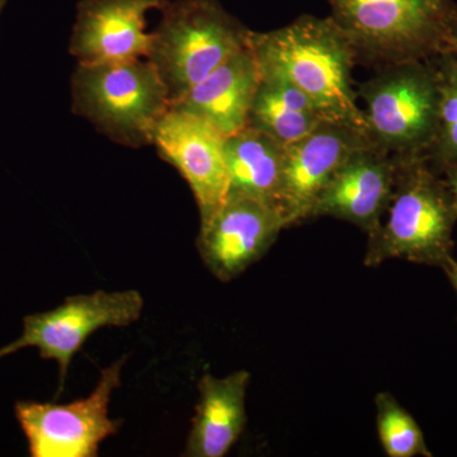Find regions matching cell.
I'll return each mask as SVG.
<instances>
[{"mask_svg": "<svg viewBox=\"0 0 457 457\" xmlns=\"http://www.w3.org/2000/svg\"><path fill=\"white\" fill-rule=\"evenodd\" d=\"M249 47L261 68L285 77L327 119L366 134L365 113L352 78L359 57L330 16H302L273 31H251Z\"/></svg>", "mask_w": 457, "mask_h": 457, "instance_id": "cell-1", "label": "cell"}, {"mask_svg": "<svg viewBox=\"0 0 457 457\" xmlns=\"http://www.w3.org/2000/svg\"><path fill=\"white\" fill-rule=\"evenodd\" d=\"M398 159L387 218L368 236L365 266L398 258L444 270L453 258L457 221L449 188L425 156Z\"/></svg>", "mask_w": 457, "mask_h": 457, "instance_id": "cell-2", "label": "cell"}, {"mask_svg": "<svg viewBox=\"0 0 457 457\" xmlns=\"http://www.w3.org/2000/svg\"><path fill=\"white\" fill-rule=\"evenodd\" d=\"M359 62L396 64L450 53L453 0H327Z\"/></svg>", "mask_w": 457, "mask_h": 457, "instance_id": "cell-3", "label": "cell"}, {"mask_svg": "<svg viewBox=\"0 0 457 457\" xmlns=\"http://www.w3.org/2000/svg\"><path fill=\"white\" fill-rule=\"evenodd\" d=\"M71 98L75 113L114 143L132 147L153 144L171 106L167 87L147 59L78 64Z\"/></svg>", "mask_w": 457, "mask_h": 457, "instance_id": "cell-4", "label": "cell"}, {"mask_svg": "<svg viewBox=\"0 0 457 457\" xmlns=\"http://www.w3.org/2000/svg\"><path fill=\"white\" fill-rule=\"evenodd\" d=\"M162 12L146 59L167 87L170 104L249 45L251 29L218 0H176Z\"/></svg>", "mask_w": 457, "mask_h": 457, "instance_id": "cell-5", "label": "cell"}, {"mask_svg": "<svg viewBox=\"0 0 457 457\" xmlns=\"http://www.w3.org/2000/svg\"><path fill=\"white\" fill-rule=\"evenodd\" d=\"M365 104L366 134L390 154L426 156L440 112V75L435 59L381 66L357 88Z\"/></svg>", "mask_w": 457, "mask_h": 457, "instance_id": "cell-6", "label": "cell"}, {"mask_svg": "<svg viewBox=\"0 0 457 457\" xmlns=\"http://www.w3.org/2000/svg\"><path fill=\"white\" fill-rule=\"evenodd\" d=\"M143 309L144 299L137 290L66 297L53 311L27 315L22 336L0 348V360L23 348H37L42 360H54L59 366L60 395L71 360L87 339L101 328L130 326L139 320Z\"/></svg>", "mask_w": 457, "mask_h": 457, "instance_id": "cell-7", "label": "cell"}, {"mask_svg": "<svg viewBox=\"0 0 457 457\" xmlns=\"http://www.w3.org/2000/svg\"><path fill=\"white\" fill-rule=\"evenodd\" d=\"M126 357L102 370L96 389L69 404L18 402L14 411L32 457H96L99 445L116 435L121 420L108 414L111 396L121 385Z\"/></svg>", "mask_w": 457, "mask_h": 457, "instance_id": "cell-8", "label": "cell"}, {"mask_svg": "<svg viewBox=\"0 0 457 457\" xmlns=\"http://www.w3.org/2000/svg\"><path fill=\"white\" fill-rule=\"evenodd\" d=\"M286 228L275 207L228 192L218 212L201 224L198 253L219 281L228 282L260 261Z\"/></svg>", "mask_w": 457, "mask_h": 457, "instance_id": "cell-9", "label": "cell"}, {"mask_svg": "<svg viewBox=\"0 0 457 457\" xmlns=\"http://www.w3.org/2000/svg\"><path fill=\"white\" fill-rule=\"evenodd\" d=\"M153 145L187 180L201 224L209 220L228 194L225 137L194 114L170 107L156 126Z\"/></svg>", "mask_w": 457, "mask_h": 457, "instance_id": "cell-10", "label": "cell"}, {"mask_svg": "<svg viewBox=\"0 0 457 457\" xmlns=\"http://www.w3.org/2000/svg\"><path fill=\"white\" fill-rule=\"evenodd\" d=\"M398 167V156L370 140L354 147L318 197L312 219L329 216L375 233L392 203Z\"/></svg>", "mask_w": 457, "mask_h": 457, "instance_id": "cell-11", "label": "cell"}, {"mask_svg": "<svg viewBox=\"0 0 457 457\" xmlns=\"http://www.w3.org/2000/svg\"><path fill=\"white\" fill-rule=\"evenodd\" d=\"M369 140L348 123L324 120L303 139L285 146L278 210L287 228L312 219L318 197L339 165Z\"/></svg>", "mask_w": 457, "mask_h": 457, "instance_id": "cell-12", "label": "cell"}, {"mask_svg": "<svg viewBox=\"0 0 457 457\" xmlns=\"http://www.w3.org/2000/svg\"><path fill=\"white\" fill-rule=\"evenodd\" d=\"M170 0H82L71 38L78 64L146 59L153 33L146 14L163 11Z\"/></svg>", "mask_w": 457, "mask_h": 457, "instance_id": "cell-13", "label": "cell"}, {"mask_svg": "<svg viewBox=\"0 0 457 457\" xmlns=\"http://www.w3.org/2000/svg\"><path fill=\"white\" fill-rule=\"evenodd\" d=\"M261 71L251 47L237 51L170 107L194 114L228 137L248 128Z\"/></svg>", "mask_w": 457, "mask_h": 457, "instance_id": "cell-14", "label": "cell"}, {"mask_svg": "<svg viewBox=\"0 0 457 457\" xmlns=\"http://www.w3.org/2000/svg\"><path fill=\"white\" fill-rule=\"evenodd\" d=\"M251 374L245 370L227 378L204 374L198 383L200 399L192 420L185 456L224 457L246 425L245 396Z\"/></svg>", "mask_w": 457, "mask_h": 457, "instance_id": "cell-15", "label": "cell"}, {"mask_svg": "<svg viewBox=\"0 0 457 457\" xmlns=\"http://www.w3.org/2000/svg\"><path fill=\"white\" fill-rule=\"evenodd\" d=\"M224 149L228 192L254 198L278 210L285 145L248 126L225 137Z\"/></svg>", "mask_w": 457, "mask_h": 457, "instance_id": "cell-16", "label": "cell"}, {"mask_svg": "<svg viewBox=\"0 0 457 457\" xmlns=\"http://www.w3.org/2000/svg\"><path fill=\"white\" fill-rule=\"evenodd\" d=\"M248 126L287 146L317 129L327 119L302 90L281 74L261 68Z\"/></svg>", "mask_w": 457, "mask_h": 457, "instance_id": "cell-17", "label": "cell"}, {"mask_svg": "<svg viewBox=\"0 0 457 457\" xmlns=\"http://www.w3.org/2000/svg\"><path fill=\"white\" fill-rule=\"evenodd\" d=\"M375 408L378 440L387 456H432L417 420L392 394L378 393L375 398Z\"/></svg>", "mask_w": 457, "mask_h": 457, "instance_id": "cell-18", "label": "cell"}, {"mask_svg": "<svg viewBox=\"0 0 457 457\" xmlns=\"http://www.w3.org/2000/svg\"><path fill=\"white\" fill-rule=\"evenodd\" d=\"M435 62L440 75V112L437 134L425 158L442 174L457 163V60L444 54Z\"/></svg>", "mask_w": 457, "mask_h": 457, "instance_id": "cell-19", "label": "cell"}, {"mask_svg": "<svg viewBox=\"0 0 457 457\" xmlns=\"http://www.w3.org/2000/svg\"><path fill=\"white\" fill-rule=\"evenodd\" d=\"M441 176L444 177L445 183L449 188L451 200H453V209H455L457 216V163L445 170Z\"/></svg>", "mask_w": 457, "mask_h": 457, "instance_id": "cell-20", "label": "cell"}, {"mask_svg": "<svg viewBox=\"0 0 457 457\" xmlns=\"http://www.w3.org/2000/svg\"><path fill=\"white\" fill-rule=\"evenodd\" d=\"M445 272H446L447 278H449L451 285L453 286L455 291L457 293V258H453V261L447 264L444 269Z\"/></svg>", "mask_w": 457, "mask_h": 457, "instance_id": "cell-21", "label": "cell"}, {"mask_svg": "<svg viewBox=\"0 0 457 457\" xmlns=\"http://www.w3.org/2000/svg\"><path fill=\"white\" fill-rule=\"evenodd\" d=\"M457 60V20L451 33L450 53Z\"/></svg>", "mask_w": 457, "mask_h": 457, "instance_id": "cell-22", "label": "cell"}, {"mask_svg": "<svg viewBox=\"0 0 457 457\" xmlns=\"http://www.w3.org/2000/svg\"><path fill=\"white\" fill-rule=\"evenodd\" d=\"M3 5L4 4H2V3H0V12H2Z\"/></svg>", "mask_w": 457, "mask_h": 457, "instance_id": "cell-23", "label": "cell"}, {"mask_svg": "<svg viewBox=\"0 0 457 457\" xmlns=\"http://www.w3.org/2000/svg\"><path fill=\"white\" fill-rule=\"evenodd\" d=\"M4 2L5 0H0V3H2V4H4Z\"/></svg>", "mask_w": 457, "mask_h": 457, "instance_id": "cell-24", "label": "cell"}]
</instances>
